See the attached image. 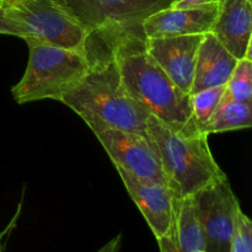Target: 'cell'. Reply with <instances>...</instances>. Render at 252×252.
<instances>
[{
	"instance_id": "2e32d148",
	"label": "cell",
	"mask_w": 252,
	"mask_h": 252,
	"mask_svg": "<svg viewBox=\"0 0 252 252\" xmlns=\"http://www.w3.org/2000/svg\"><path fill=\"white\" fill-rule=\"evenodd\" d=\"M224 93H225V86H217V88L206 89V90L189 95L192 118H193L197 128L202 133L216 108L218 107Z\"/></svg>"
},
{
	"instance_id": "cb8c5ba5",
	"label": "cell",
	"mask_w": 252,
	"mask_h": 252,
	"mask_svg": "<svg viewBox=\"0 0 252 252\" xmlns=\"http://www.w3.org/2000/svg\"><path fill=\"white\" fill-rule=\"evenodd\" d=\"M2 235H4V234H0V241H1V238H2Z\"/></svg>"
},
{
	"instance_id": "9a60e30c",
	"label": "cell",
	"mask_w": 252,
	"mask_h": 252,
	"mask_svg": "<svg viewBox=\"0 0 252 252\" xmlns=\"http://www.w3.org/2000/svg\"><path fill=\"white\" fill-rule=\"evenodd\" d=\"M252 125V103L233 100L224 93L218 107L216 108L204 127V134L224 133L230 130L250 128Z\"/></svg>"
},
{
	"instance_id": "7a4b0ae2",
	"label": "cell",
	"mask_w": 252,
	"mask_h": 252,
	"mask_svg": "<svg viewBox=\"0 0 252 252\" xmlns=\"http://www.w3.org/2000/svg\"><path fill=\"white\" fill-rule=\"evenodd\" d=\"M115 34V57L129 95L152 116L177 130L197 128L189 95L152 58L143 31Z\"/></svg>"
},
{
	"instance_id": "277c9868",
	"label": "cell",
	"mask_w": 252,
	"mask_h": 252,
	"mask_svg": "<svg viewBox=\"0 0 252 252\" xmlns=\"http://www.w3.org/2000/svg\"><path fill=\"white\" fill-rule=\"evenodd\" d=\"M29 46V63L21 80L12 86L17 103L52 98L61 101L89 70L85 52L71 51L34 39H25Z\"/></svg>"
},
{
	"instance_id": "9c48e42d",
	"label": "cell",
	"mask_w": 252,
	"mask_h": 252,
	"mask_svg": "<svg viewBox=\"0 0 252 252\" xmlns=\"http://www.w3.org/2000/svg\"><path fill=\"white\" fill-rule=\"evenodd\" d=\"M202 39L203 34L145 39L148 53L165 74L189 95H191L197 53Z\"/></svg>"
},
{
	"instance_id": "3957f363",
	"label": "cell",
	"mask_w": 252,
	"mask_h": 252,
	"mask_svg": "<svg viewBox=\"0 0 252 252\" xmlns=\"http://www.w3.org/2000/svg\"><path fill=\"white\" fill-rule=\"evenodd\" d=\"M145 134L159 158L165 184L175 198L192 197L207 185L225 177L198 128L177 130L150 115Z\"/></svg>"
},
{
	"instance_id": "ba28073f",
	"label": "cell",
	"mask_w": 252,
	"mask_h": 252,
	"mask_svg": "<svg viewBox=\"0 0 252 252\" xmlns=\"http://www.w3.org/2000/svg\"><path fill=\"white\" fill-rule=\"evenodd\" d=\"M192 197L204 234V252H230L236 214L241 207L228 177L207 185Z\"/></svg>"
},
{
	"instance_id": "e0dca14e",
	"label": "cell",
	"mask_w": 252,
	"mask_h": 252,
	"mask_svg": "<svg viewBox=\"0 0 252 252\" xmlns=\"http://www.w3.org/2000/svg\"><path fill=\"white\" fill-rule=\"evenodd\" d=\"M225 94L233 100L252 103V59H239L225 85Z\"/></svg>"
},
{
	"instance_id": "4fadbf2b",
	"label": "cell",
	"mask_w": 252,
	"mask_h": 252,
	"mask_svg": "<svg viewBox=\"0 0 252 252\" xmlns=\"http://www.w3.org/2000/svg\"><path fill=\"white\" fill-rule=\"evenodd\" d=\"M238 61L212 32L204 33L197 53L191 94L225 86Z\"/></svg>"
},
{
	"instance_id": "6da1fadb",
	"label": "cell",
	"mask_w": 252,
	"mask_h": 252,
	"mask_svg": "<svg viewBox=\"0 0 252 252\" xmlns=\"http://www.w3.org/2000/svg\"><path fill=\"white\" fill-rule=\"evenodd\" d=\"M84 52L89 61L88 73L64 94L61 102L80 117H95L107 127L145 133L150 113L123 84L115 57V37L90 32Z\"/></svg>"
},
{
	"instance_id": "8fae6325",
	"label": "cell",
	"mask_w": 252,
	"mask_h": 252,
	"mask_svg": "<svg viewBox=\"0 0 252 252\" xmlns=\"http://www.w3.org/2000/svg\"><path fill=\"white\" fill-rule=\"evenodd\" d=\"M217 12L218 0L192 9L167 7L143 21V33L145 38L208 33L216 21Z\"/></svg>"
},
{
	"instance_id": "ffe728a7",
	"label": "cell",
	"mask_w": 252,
	"mask_h": 252,
	"mask_svg": "<svg viewBox=\"0 0 252 252\" xmlns=\"http://www.w3.org/2000/svg\"><path fill=\"white\" fill-rule=\"evenodd\" d=\"M211 1H213V0H172L170 7H172V9H192V7L208 4Z\"/></svg>"
},
{
	"instance_id": "5bb4252c",
	"label": "cell",
	"mask_w": 252,
	"mask_h": 252,
	"mask_svg": "<svg viewBox=\"0 0 252 252\" xmlns=\"http://www.w3.org/2000/svg\"><path fill=\"white\" fill-rule=\"evenodd\" d=\"M158 244L160 252H204L206 241L193 197H174L171 225Z\"/></svg>"
},
{
	"instance_id": "44dd1931",
	"label": "cell",
	"mask_w": 252,
	"mask_h": 252,
	"mask_svg": "<svg viewBox=\"0 0 252 252\" xmlns=\"http://www.w3.org/2000/svg\"><path fill=\"white\" fill-rule=\"evenodd\" d=\"M121 245H122V235L118 234L117 236L111 239L107 244H105L97 252H118L121 249Z\"/></svg>"
},
{
	"instance_id": "d6986e66",
	"label": "cell",
	"mask_w": 252,
	"mask_h": 252,
	"mask_svg": "<svg viewBox=\"0 0 252 252\" xmlns=\"http://www.w3.org/2000/svg\"><path fill=\"white\" fill-rule=\"evenodd\" d=\"M5 6L6 5L0 4V34H10V36L19 37V32H17L16 26L6 16Z\"/></svg>"
},
{
	"instance_id": "5b68a950",
	"label": "cell",
	"mask_w": 252,
	"mask_h": 252,
	"mask_svg": "<svg viewBox=\"0 0 252 252\" xmlns=\"http://www.w3.org/2000/svg\"><path fill=\"white\" fill-rule=\"evenodd\" d=\"M19 37L84 52L89 32L56 0H27L5 6Z\"/></svg>"
},
{
	"instance_id": "ac0fdd59",
	"label": "cell",
	"mask_w": 252,
	"mask_h": 252,
	"mask_svg": "<svg viewBox=\"0 0 252 252\" xmlns=\"http://www.w3.org/2000/svg\"><path fill=\"white\" fill-rule=\"evenodd\" d=\"M230 252H252V221L241 208L236 214Z\"/></svg>"
},
{
	"instance_id": "7c38bea8",
	"label": "cell",
	"mask_w": 252,
	"mask_h": 252,
	"mask_svg": "<svg viewBox=\"0 0 252 252\" xmlns=\"http://www.w3.org/2000/svg\"><path fill=\"white\" fill-rule=\"evenodd\" d=\"M211 32L234 57L244 58L252 41L251 0H218Z\"/></svg>"
},
{
	"instance_id": "52a82bcc",
	"label": "cell",
	"mask_w": 252,
	"mask_h": 252,
	"mask_svg": "<svg viewBox=\"0 0 252 252\" xmlns=\"http://www.w3.org/2000/svg\"><path fill=\"white\" fill-rule=\"evenodd\" d=\"M81 118L100 140L115 166L127 170L138 179L165 184L159 158L145 133L107 127L90 116Z\"/></svg>"
},
{
	"instance_id": "7402d4cb",
	"label": "cell",
	"mask_w": 252,
	"mask_h": 252,
	"mask_svg": "<svg viewBox=\"0 0 252 252\" xmlns=\"http://www.w3.org/2000/svg\"><path fill=\"white\" fill-rule=\"evenodd\" d=\"M22 1H27V0H9V5L15 4V2H22Z\"/></svg>"
},
{
	"instance_id": "603a6c76",
	"label": "cell",
	"mask_w": 252,
	"mask_h": 252,
	"mask_svg": "<svg viewBox=\"0 0 252 252\" xmlns=\"http://www.w3.org/2000/svg\"><path fill=\"white\" fill-rule=\"evenodd\" d=\"M0 4H4V5H9V0H0Z\"/></svg>"
},
{
	"instance_id": "30bf717a",
	"label": "cell",
	"mask_w": 252,
	"mask_h": 252,
	"mask_svg": "<svg viewBox=\"0 0 252 252\" xmlns=\"http://www.w3.org/2000/svg\"><path fill=\"white\" fill-rule=\"evenodd\" d=\"M155 239L164 238L169 231L174 212V196L169 187L161 182L138 179L120 166H115Z\"/></svg>"
},
{
	"instance_id": "8992f818",
	"label": "cell",
	"mask_w": 252,
	"mask_h": 252,
	"mask_svg": "<svg viewBox=\"0 0 252 252\" xmlns=\"http://www.w3.org/2000/svg\"><path fill=\"white\" fill-rule=\"evenodd\" d=\"M88 32L143 31L152 15L167 9L172 0H56Z\"/></svg>"
}]
</instances>
